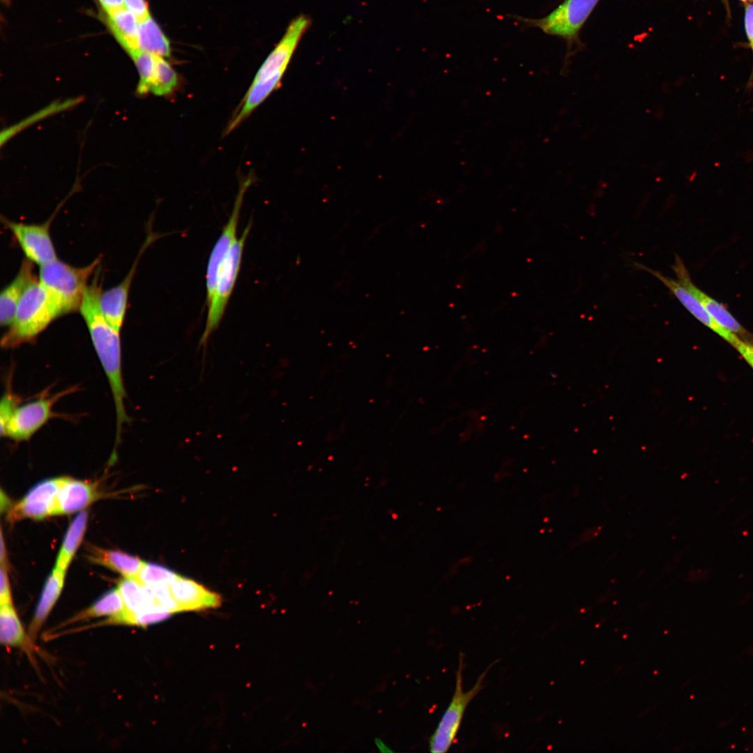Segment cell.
Wrapping results in <instances>:
<instances>
[{"label":"cell","instance_id":"cell-1","mask_svg":"<svg viewBox=\"0 0 753 753\" xmlns=\"http://www.w3.org/2000/svg\"><path fill=\"white\" fill-rule=\"evenodd\" d=\"M100 271L89 284L79 311L86 325L91 342L109 382L114 400L116 432L115 448L121 441L124 423L129 421L125 406L126 397L121 366L120 331L105 319L100 307L102 293Z\"/></svg>","mask_w":753,"mask_h":753},{"label":"cell","instance_id":"cell-2","mask_svg":"<svg viewBox=\"0 0 753 753\" xmlns=\"http://www.w3.org/2000/svg\"><path fill=\"white\" fill-rule=\"evenodd\" d=\"M56 301L38 279L25 291L13 319L3 335L1 346L12 349L33 342L56 318L63 315Z\"/></svg>","mask_w":753,"mask_h":753},{"label":"cell","instance_id":"cell-3","mask_svg":"<svg viewBox=\"0 0 753 753\" xmlns=\"http://www.w3.org/2000/svg\"><path fill=\"white\" fill-rule=\"evenodd\" d=\"M310 24V20L303 15L291 22L283 37L257 70L246 91L247 98L252 104L260 105L279 87L292 55Z\"/></svg>","mask_w":753,"mask_h":753},{"label":"cell","instance_id":"cell-4","mask_svg":"<svg viewBox=\"0 0 753 753\" xmlns=\"http://www.w3.org/2000/svg\"><path fill=\"white\" fill-rule=\"evenodd\" d=\"M101 258L87 266L75 267L58 259L40 266L38 280L59 304L63 314L79 310L90 277Z\"/></svg>","mask_w":753,"mask_h":753},{"label":"cell","instance_id":"cell-5","mask_svg":"<svg viewBox=\"0 0 753 753\" xmlns=\"http://www.w3.org/2000/svg\"><path fill=\"white\" fill-rule=\"evenodd\" d=\"M251 227L252 222H249L241 236L236 238L233 243L218 269L215 290L212 299L207 305L206 326L199 347H206L210 336L218 328L222 319L238 275L245 244Z\"/></svg>","mask_w":753,"mask_h":753},{"label":"cell","instance_id":"cell-6","mask_svg":"<svg viewBox=\"0 0 753 753\" xmlns=\"http://www.w3.org/2000/svg\"><path fill=\"white\" fill-rule=\"evenodd\" d=\"M496 662H497L496 660L491 663L478 676L475 685L469 690L464 691L463 688L464 655L462 653H459L454 693L429 739L431 752L443 753L450 748L455 740L467 706L483 688L484 679Z\"/></svg>","mask_w":753,"mask_h":753},{"label":"cell","instance_id":"cell-7","mask_svg":"<svg viewBox=\"0 0 753 753\" xmlns=\"http://www.w3.org/2000/svg\"><path fill=\"white\" fill-rule=\"evenodd\" d=\"M600 0H565L547 15L539 19L515 17L528 27L573 40Z\"/></svg>","mask_w":753,"mask_h":753},{"label":"cell","instance_id":"cell-8","mask_svg":"<svg viewBox=\"0 0 753 753\" xmlns=\"http://www.w3.org/2000/svg\"><path fill=\"white\" fill-rule=\"evenodd\" d=\"M68 390L51 397L43 396L19 405L10 417L2 436L15 441L29 440L47 421L55 416L54 404Z\"/></svg>","mask_w":753,"mask_h":753},{"label":"cell","instance_id":"cell-9","mask_svg":"<svg viewBox=\"0 0 753 753\" xmlns=\"http://www.w3.org/2000/svg\"><path fill=\"white\" fill-rule=\"evenodd\" d=\"M1 220L26 259L40 266L57 259L50 231L52 218L42 224L17 222L5 218Z\"/></svg>","mask_w":753,"mask_h":753},{"label":"cell","instance_id":"cell-10","mask_svg":"<svg viewBox=\"0 0 753 753\" xmlns=\"http://www.w3.org/2000/svg\"><path fill=\"white\" fill-rule=\"evenodd\" d=\"M253 182L252 175L241 181L239 185L234 207L227 222L214 244L208 260L206 274V305H208L215 290L218 269L229 248L236 239L237 227L241 210L246 191Z\"/></svg>","mask_w":753,"mask_h":753},{"label":"cell","instance_id":"cell-11","mask_svg":"<svg viewBox=\"0 0 753 753\" xmlns=\"http://www.w3.org/2000/svg\"><path fill=\"white\" fill-rule=\"evenodd\" d=\"M65 477L43 480L35 485L11 510L10 520L40 519L53 515L56 496Z\"/></svg>","mask_w":753,"mask_h":753},{"label":"cell","instance_id":"cell-12","mask_svg":"<svg viewBox=\"0 0 753 753\" xmlns=\"http://www.w3.org/2000/svg\"><path fill=\"white\" fill-rule=\"evenodd\" d=\"M637 268L644 270L659 280L676 297L681 304L699 321L716 333L732 347L739 336L721 326L706 310L700 301L680 282L667 277L660 271L653 270L639 263H635Z\"/></svg>","mask_w":753,"mask_h":753},{"label":"cell","instance_id":"cell-13","mask_svg":"<svg viewBox=\"0 0 753 753\" xmlns=\"http://www.w3.org/2000/svg\"><path fill=\"white\" fill-rule=\"evenodd\" d=\"M672 269L678 278V281L700 301L706 310L717 323L743 340H745L749 336L750 333L740 325L722 304L702 291L692 282L683 261L677 254H676Z\"/></svg>","mask_w":753,"mask_h":753},{"label":"cell","instance_id":"cell-14","mask_svg":"<svg viewBox=\"0 0 753 753\" xmlns=\"http://www.w3.org/2000/svg\"><path fill=\"white\" fill-rule=\"evenodd\" d=\"M169 590L178 612L216 608L222 604L219 594L181 576L169 586Z\"/></svg>","mask_w":753,"mask_h":753},{"label":"cell","instance_id":"cell-15","mask_svg":"<svg viewBox=\"0 0 753 753\" xmlns=\"http://www.w3.org/2000/svg\"><path fill=\"white\" fill-rule=\"evenodd\" d=\"M139 259L138 256L121 282L108 290L102 291L100 296V307L102 314L107 321L119 331L124 322L130 288Z\"/></svg>","mask_w":753,"mask_h":753},{"label":"cell","instance_id":"cell-16","mask_svg":"<svg viewBox=\"0 0 753 753\" xmlns=\"http://www.w3.org/2000/svg\"><path fill=\"white\" fill-rule=\"evenodd\" d=\"M38 278L33 273V263L24 259L15 278L0 294V323L8 326L16 308L26 289Z\"/></svg>","mask_w":753,"mask_h":753},{"label":"cell","instance_id":"cell-17","mask_svg":"<svg viewBox=\"0 0 753 753\" xmlns=\"http://www.w3.org/2000/svg\"><path fill=\"white\" fill-rule=\"evenodd\" d=\"M98 497L95 485L65 477L56 496L53 515L70 514L86 507Z\"/></svg>","mask_w":753,"mask_h":753},{"label":"cell","instance_id":"cell-18","mask_svg":"<svg viewBox=\"0 0 753 753\" xmlns=\"http://www.w3.org/2000/svg\"><path fill=\"white\" fill-rule=\"evenodd\" d=\"M105 21L114 38L128 54L139 50V20L132 13L123 6L105 13Z\"/></svg>","mask_w":753,"mask_h":753},{"label":"cell","instance_id":"cell-19","mask_svg":"<svg viewBox=\"0 0 753 753\" xmlns=\"http://www.w3.org/2000/svg\"><path fill=\"white\" fill-rule=\"evenodd\" d=\"M65 574L66 572L54 568L46 580L28 629V634L33 641L37 638L61 593Z\"/></svg>","mask_w":753,"mask_h":753},{"label":"cell","instance_id":"cell-20","mask_svg":"<svg viewBox=\"0 0 753 753\" xmlns=\"http://www.w3.org/2000/svg\"><path fill=\"white\" fill-rule=\"evenodd\" d=\"M88 554L92 562L112 569L126 578L137 579L145 563L139 558L124 552L95 546L88 547Z\"/></svg>","mask_w":753,"mask_h":753},{"label":"cell","instance_id":"cell-21","mask_svg":"<svg viewBox=\"0 0 753 753\" xmlns=\"http://www.w3.org/2000/svg\"><path fill=\"white\" fill-rule=\"evenodd\" d=\"M0 641L6 647L21 648L30 654L33 641L26 633L13 604H0Z\"/></svg>","mask_w":753,"mask_h":753},{"label":"cell","instance_id":"cell-22","mask_svg":"<svg viewBox=\"0 0 753 753\" xmlns=\"http://www.w3.org/2000/svg\"><path fill=\"white\" fill-rule=\"evenodd\" d=\"M139 75L136 91L138 95L157 96L159 83V59L155 54L137 50L128 54Z\"/></svg>","mask_w":753,"mask_h":753},{"label":"cell","instance_id":"cell-23","mask_svg":"<svg viewBox=\"0 0 753 753\" xmlns=\"http://www.w3.org/2000/svg\"><path fill=\"white\" fill-rule=\"evenodd\" d=\"M138 47L165 59L171 55L169 41L151 15L139 22Z\"/></svg>","mask_w":753,"mask_h":753},{"label":"cell","instance_id":"cell-24","mask_svg":"<svg viewBox=\"0 0 753 753\" xmlns=\"http://www.w3.org/2000/svg\"><path fill=\"white\" fill-rule=\"evenodd\" d=\"M88 513L81 511L70 523L57 556L55 568L66 572L80 545L87 524Z\"/></svg>","mask_w":753,"mask_h":753},{"label":"cell","instance_id":"cell-25","mask_svg":"<svg viewBox=\"0 0 753 753\" xmlns=\"http://www.w3.org/2000/svg\"><path fill=\"white\" fill-rule=\"evenodd\" d=\"M123 609V600L116 587L105 593L91 607L66 621L65 625L99 617H111L121 613Z\"/></svg>","mask_w":753,"mask_h":753},{"label":"cell","instance_id":"cell-26","mask_svg":"<svg viewBox=\"0 0 753 753\" xmlns=\"http://www.w3.org/2000/svg\"><path fill=\"white\" fill-rule=\"evenodd\" d=\"M81 101L79 97L68 98L64 100H56L49 105L45 106L40 111L35 112L22 119L21 121L15 123L10 127L3 129L1 132V146H3L4 144L8 142L12 137L19 133L24 129L29 127L30 126L50 116H52L55 114L61 112L62 111L68 109L75 105L79 104Z\"/></svg>","mask_w":753,"mask_h":753},{"label":"cell","instance_id":"cell-27","mask_svg":"<svg viewBox=\"0 0 753 753\" xmlns=\"http://www.w3.org/2000/svg\"><path fill=\"white\" fill-rule=\"evenodd\" d=\"M180 577L165 567L145 563L136 579L149 586H170Z\"/></svg>","mask_w":753,"mask_h":753},{"label":"cell","instance_id":"cell-28","mask_svg":"<svg viewBox=\"0 0 753 753\" xmlns=\"http://www.w3.org/2000/svg\"><path fill=\"white\" fill-rule=\"evenodd\" d=\"M20 397L10 390L5 391L2 396L0 403L1 435L3 433L13 412L20 405Z\"/></svg>","mask_w":753,"mask_h":753},{"label":"cell","instance_id":"cell-29","mask_svg":"<svg viewBox=\"0 0 753 753\" xmlns=\"http://www.w3.org/2000/svg\"><path fill=\"white\" fill-rule=\"evenodd\" d=\"M123 6L132 13L139 21L150 15L146 0H123Z\"/></svg>","mask_w":753,"mask_h":753},{"label":"cell","instance_id":"cell-30","mask_svg":"<svg viewBox=\"0 0 753 753\" xmlns=\"http://www.w3.org/2000/svg\"><path fill=\"white\" fill-rule=\"evenodd\" d=\"M0 574V604H13L7 570L4 563H1Z\"/></svg>","mask_w":753,"mask_h":753},{"label":"cell","instance_id":"cell-31","mask_svg":"<svg viewBox=\"0 0 753 753\" xmlns=\"http://www.w3.org/2000/svg\"><path fill=\"white\" fill-rule=\"evenodd\" d=\"M733 347L753 369V345L740 337Z\"/></svg>","mask_w":753,"mask_h":753},{"label":"cell","instance_id":"cell-32","mask_svg":"<svg viewBox=\"0 0 753 753\" xmlns=\"http://www.w3.org/2000/svg\"><path fill=\"white\" fill-rule=\"evenodd\" d=\"M745 27L751 47H753V4L749 5L745 10Z\"/></svg>","mask_w":753,"mask_h":753},{"label":"cell","instance_id":"cell-33","mask_svg":"<svg viewBox=\"0 0 753 753\" xmlns=\"http://www.w3.org/2000/svg\"><path fill=\"white\" fill-rule=\"evenodd\" d=\"M105 13L123 7V0H98Z\"/></svg>","mask_w":753,"mask_h":753},{"label":"cell","instance_id":"cell-34","mask_svg":"<svg viewBox=\"0 0 753 753\" xmlns=\"http://www.w3.org/2000/svg\"><path fill=\"white\" fill-rule=\"evenodd\" d=\"M744 340H746L753 345V335L750 334L749 336Z\"/></svg>","mask_w":753,"mask_h":753},{"label":"cell","instance_id":"cell-35","mask_svg":"<svg viewBox=\"0 0 753 753\" xmlns=\"http://www.w3.org/2000/svg\"><path fill=\"white\" fill-rule=\"evenodd\" d=\"M740 1H743V2H747V1H750V0H740Z\"/></svg>","mask_w":753,"mask_h":753},{"label":"cell","instance_id":"cell-36","mask_svg":"<svg viewBox=\"0 0 753 753\" xmlns=\"http://www.w3.org/2000/svg\"></svg>","mask_w":753,"mask_h":753}]
</instances>
